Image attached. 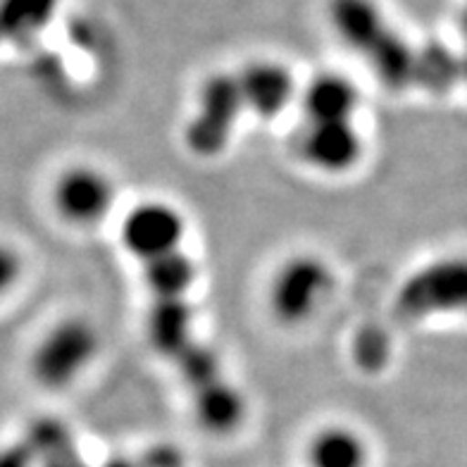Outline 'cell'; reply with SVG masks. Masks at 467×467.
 <instances>
[{"label": "cell", "instance_id": "1", "mask_svg": "<svg viewBox=\"0 0 467 467\" xmlns=\"http://www.w3.org/2000/svg\"><path fill=\"white\" fill-rule=\"evenodd\" d=\"M99 329L84 317H67L53 325L31 353V377L46 389H65L84 375L99 356Z\"/></svg>", "mask_w": 467, "mask_h": 467}, {"label": "cell", "instance_id": "2", "mask_svg": "<svg viewBox=\"0 0 467 467\" xmlns=\"http://www.w3.org/2000/svg\"><path fill=\"white\" fill-rule=\"evenodd\" d=\"M332 286V267L313 253H298L294 258L284 260L275 272L267 303L282 325H303L320 310Z\"/></svg>", "mask_w": 467, "mask_h": 467}, {"label": "cell", "instance_id": "3", "mask_svg": "<svg viewBox=\"0 0 467 467\" xmlns=\"http://www.w3.org/2000/svg\"><path fill=\"white\" fill-rule=\"evenodd\" d=\"M241 110H246L236 72H217L203 81L198 93V110L184 130V143L191 153L213 158L227 148Z\"/></svg>", "mask_w": 467, "mask_h": 467}, {"label": "cell", "instance_id": "4", "mask_svg": "<svg viewBox=\"0 0 467 467\" xmlns=\"http://www.w3.org/2000/svg\"><path fill=\"white\" fill-rule=\"evenodd\" d=\"M399 310L408 317L467 310V258H441L415 272L400 286Z\"/></svg>", "mask_w": 467, "mask_h": 467}, {"label": "cell", "instance_id": "5", "mask_svg": "<svg viewBox=\"0 0 467 467\" xmlns=\"http://www.w3.org/2000/svg\"><path fill=\"white\" fill-rule=\"evenodd\" d=\"M184 234L186 220L182 210L165 201H143L134 205L119 227L124 248L143 263L179 251Z\"/></svg>", "mask_w": 467, "mask_h": 467}, {"label": "cell", "instance_id": "6", "mask_svg": "<svg viewBox=\"0 0 467 467\" xmlns=\"http://www.w3.org/2000/svg\"><path fill=\"white\" fill-rule=\"evenodd\" d=\"M115 203V184L99 167L74 165L56 179L53 205L57 215L77 227H91L105 220Z\"/></svg>", "mask_w": 467, "mask_h": 467}, {"label": "cell", "instance_id": "7", "mask_svg": "<svg viewBox=\"0 0 467 467\" xmlns=\"http://www.w3.org/2000/svg\"><path fill=\"white\" fill-rule=\"evenodd\" d=\"M301 158L325 174H344L363 158V136L348 122H307L301 134Z\"/></svg>", "mask_w": 467, "mask_h": 467}, {"label": "cell", "instance_id": "8", "mask_svg": "<svg viewBox=\"0 0 467 467\" xmlns=\"http://www.w3.org/2000/svg\"><path fill=\"white\" fill-rule=\"evenodd\" d=\"M246 110L258 117H277L296 96V79L284 62L251 60L236 72Z\"/></svg>", "mask_w": 467, "mask_h": 467}, {"label": "cell", "instance_id": "9", "mask_svg": "<svg viewBox=\"0 0 467 467\" xmlns=\"http://www.w3.org/2000/svg\"><path fill=\"white\" fill-rule=\"evenodd\" d=\"M327 17L334 34L365 57L372 56L377 46L394 31L377 0H329Z\"/></svg>", "mask_w": 467, "mask_h": 467}, {"label": "cell", "instance_id": "10", "mask_svg": "<svg viewBox=\"0 0 467 467\" xmlns=\"http://www.w3.org/2000/svg\"><path fill=\"white\" fill-rule=\"evenodd\" d=\"M307 122H348L360 105L353 79L337 72H320L301 91Z\"/></svg>", "mask_w": 467, "mask_h": 467}, {"label": "cell", "instance_id": "11", "mask_svg": "<svg viewBox=\"0 0 467 467\" xmlns=\"http://www.w3.org/2000/svg\"><path fill=\"white\" fill-rule=\"evenodd\" d=\"M193 415L201 430L224 437L239 430L246 420V396L220 377L193 391Z\"/></svg>", "mask_w": 467, "mask_h": 467}, {"label": "cell", "instance_id": "12", "mask_svg": "<svg viewBox=\"0 0 467 467\" xmlns=\"http://www.w3.org/2000/svg\"><path fill=\"white\" fill-rule=\"evenodd\" d=\"M193 310L186 298H155L148 310V341L161 356L177 360L191 344Z\"/></svg>", "mask_w": 467, "mask_h": 467}, {"label": "cell", "instance_id": "13", "mask_svg": "<svg viewBox=\"0 0 467 467\" xmlns=\"http://www.w3.org/2000/svg\"><path fill=\"white\" fill-rule=\"evenodd\" d=\"M310 467H368L369 449L356 430L346 424L322 427L307 441L306 449Z\"/></svg>", "mask_w": 467, "mask_h": 467}, {"label": "cell", "instance_id": "14", "mask_svg": "<svg viewBox=\"0 0 467 467\" xmlns=\"http://www.w3.org/2000/svg\"><path fill=\"white\" fill-rule=\"evenodd\" d=\"M196 277V263L182 248L143 263V279L155 298H186Z\"/></svg>", "mask_w": 467, "mask_h": 467}, {"label": "cell", "instance_id": "15", "mask_svg": "<svg viewBox=\"0 0 467 467\" xmlns=\"http://www.w3.org/2000/svg\"><path fill=\"white\" fill-rule=\"evenodd\" d=\"M57 0H0L3 36L25 41L44 29L56 15Z\"/></svg>", "mask_w": 467, "mask_h": 467}, {"label": "cell", "instance_id": "16", "mask_svg": "<svg viewBox=\"0 0 467 467\" xmlns=\"http://www.w3.org/2000/svg\"><path fill=\"white\" fill-rule=\"evenodd\" d=\"M25 439L31 449H34V453H36L38 465L74 451L72 431L67 430V424H62L56 418H41L36 422H31Z\"/></svg>", "mask_w": 467, "mask_h": 467}, {"label": "cell", "instance_id": "17", "mask_svg": "<svg viewBox=\"0 0 467 467\" xmlns=\"http://www.w3.org/2000/svg\"><path fill=\"white\" fill-rule=\"evenodd\" d=\"M174 363H177L179 375H182V379L186 381V387L191 391H196V389L205 387V384L222 377L220 356L210 346L198 344V341H193Z\"/></svg>", "mask_w": 467, "mask_h": 467}, {"label": "cell", "instance_id": "18", "mask_svg": "<svg viewBox=\"0 0 467 467\" xmlns=\"http://www.w3.org/2000/svg\"><path fill=\"white\" fill-rule=\"evenodd\" d=\"M353 356H356L358 365L363 369H377L387 363L389 358V344L387 337L381 329H365L356 337V346H353Z\"/></svg>", "mask_w": 467, "mask_h": 467}, {"label": "cell", "instance_id": "19", "mask_svg": "<svg viewBox=\"0 0 467 467\" xmlns=\"http://www.w3.org/2000/svg\"><path fill=\"white\" fill-rule=\"evenodd\" d=\"M22 277V258L15 248L0 244V298Z\"/></svg>", "mask_w": 467, "mask_h": 467}, {"label": "cell", "instance_id": "20", "mask_svg": "<svg viewBox=\"0 0 467 467\" xmlns=\"http://www.w3.org/2000/svg\"><path fill=\"white\" fill-rule=\"evenodd\" d=\"M38 458L34 453L26 439L22 441H15L5 449H0V467H36Z\"/></svg>", "mask_w": 467, "mask_h": 467}, {"label": "cell", "instance_id": "21", "mask_svg": "<svg viewBox=\"0 0 467 467\" xmlns=\"http://www.w3.org/2000/svg\"><path fill=\"white\" fill-rule=\"evenodd\" d=\"M41 467H88V465L81 461L79 455H77V451H72V453H65V455H60V458H53V461L41 462Z\"/></svg>", "mask_w": 467, "mask_h": 467}, {"label": "cell", "instance_id": "22", "mask_svg": "<svg viewBox=\"0 0 467 467\" xmlns=\"http://www.w3.org/2000/svg\"><path fill=\"white\" fill-rule=\"evenodd\" d=\"M100 467H141V465H139V462L127 461V458H110V461L103 462Z\"/></svg>", "mask_w": 467, "mask_h": 467}, {"label": "cell", "instance_id": "23", "mask_svg": "<svg viewBox=\"0 0 467 467\" xmlns=\"http://www.w3.org/2000/svg\"><path fill=\"white\" fill-rule=\"evenodd\" d=\"M461 29H462V34H465V38H467V5L462 7V13H461Z\"/></svg>", "mask_w": 467, "mask_h": 467}, {"label": "cell", "instance_id": "24", "mask_svg": "<svg viewBox=\"0 0 467 467\" xmlns=\"http://www.w3.org/2000/svg\"><path fill=\"white\" fill-rule=\"evenodd\" d=\"M462 74H465V77H467V57H465V60H462Z\"/></svg>", "mask_w": 467, "mask_h": 467}, {"label": "cell", "instance_id": "25", "mask_svg": "<svg viewBox=\"0 0 467 467\" xmlns=\"http://www.w3.org/2000/svg\"><path fill=\"white\" fill-rule=\"evenodd\" d=\"M0 41H5V36H3V29H0Z\"/></svg>", "mask_w": 467, "mask_h": 467}]
</instances>
